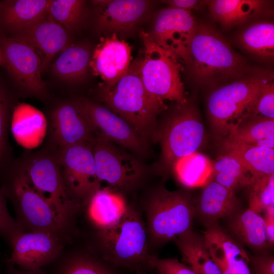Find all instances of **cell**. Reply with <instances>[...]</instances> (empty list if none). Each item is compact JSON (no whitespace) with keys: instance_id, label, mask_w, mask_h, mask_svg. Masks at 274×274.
<instances>
[{"instance_id":"obj_9","label":"cell","mask_w":274,"mask_h":274,"mask_svg":"<svg viewBox=\"0 0 274 274\" xmlns=\"http://www.w3.org/2000/svg\"><path fill=\"white\" fill-rule=\"evenodd\" d=\"M34 189L49 203L58 219L68 228L80 207L63 180L57 158L41 154L22 166Z\"/></svg>"},{"instance_id":"obj_45","label":"cell","mask_w":274,"mask_h":274,"mask_svg":"<svg viewBox=\"0 0 274 274\" xmlns=\"http://www.w3.org/2000/svg\"><path fill=\"white\" fill-rule=\"evenodd\" d=\"M136 274H148L146 272V271L144 270H139L136 271Z\"/></svg>"},{"instance_id":"obj_13","label":"cell","mask_w":274,"mask_h":274,"mask_svg":"<svg viewBox=\"0 0 274 274\" xmlns=\"http://www.w3.org/2000/svg\"><path fill=\"white\" fill-rule=\"evenodd\" d=\"M85 110L96 136H101L140 156L149 153L148 142L128 121L91 100L78 99Z\"/></svg>"},{"instance_id":"obj_5","label":"cell","mask_w":274,"mask_h":274,"mask_svg":"<svg viewBox=\"0 0 274 274\" xmlns=\"http://www.w3.org/2000/svg\"><path fill=\"white\" fill-rule=\"evenodd\" d=\"M98 235L105 261L136 271L152 268L146 225L134 207L129 205L120 221Z\"/></svg>"},{"instance_id":"obj_39","label":"cell","mask_w":274,"mask_h":274,"mask_svg":"<svg viewBox=\"0 0 274 274\" xmlns=\"http://www.w3.org/2000/svg\"><path fill=\"white\" fill-rule=\"evenodd\" d=\"M9 108L8 96L0 84V165L5 157L7 148Z\"/></svg>"},{"instance_id":"obj_17","label":"cell","mask_w":274,"mask_h":274,"mask_svg":"<svg viewBox=\"0 0 274 274\" xmlns=\"http://www.w3.org/2000/svg\"><path fill=\"white\" fill-rule=\"evenodd\" d=\"M132 47L116 33L100 38L94 48L89 66L103 85H111L125 75L132 63Z\"/></svg>"},{"instance_id":"obj_8","label":"cell","mask_w":274,"mask_h":274,"mask_svg":"<svg viewBox=\"0 0 274 274\" xmlns=\"http://www.w3.org/2000/svg\"><path fill=\"white\" fill-rule=\"evenodd\" d=\"M160 128L153 141L160 144L161 160L164 166L173 167L179 159L197 152L203 143L204 128L195 108L181 105Z\"/></svg>"},{"instance_id":"obj_26","label":"cell","mask_w":274,"mask_h":274,"mask_svg":"<svg viewBox=\"0 0 274 274\" xmlns=\"http://www.w3.org/2000/svg\"><path fill=\"white\" fill-rule=\"evenodd\" d=\"M50 0L8 1L0 13L6 27L13 34L38 22L48 14Z\"/></svg>"},{"instance_id":"obj_4","label":"cell","mask_w":274,"mask_h":274,"mask_svg":"<svg viewBox=\"0 0 274 274\" xmlns=\"http://www.w3.org/2000/svg\"><path fill=\"white\" fill-rule=\"evenodd\" d=\"M144 210L149 247L162 246L192 230L194 201L182 191L158 186L145 199Z\"/></svg>"},{"instance_id":"obj_15","label":"cell","mask_w":274,"mask_h":274,"mask_svg":"<svg viewBox=\"0 0 274 274\" xmlns=\"http://www.w3.org/2000/svg\"><path fill=\"white\" fill-rule=\"evenodd\" d=\"M197 25L191 11L167 7L159 12L148 34L181 61Z\"/></svg>"},{"instance_id":"obj_19","label":"cell","mask_w":274,"mask_h":274,"mask_svg":"<svg viewBox=\"0 0 274 274\" xmlns=\"http://www.w3.org/2000/svg\"><path fill=\"white\" fill-rule=\"evenodd\" d=\"M194 205L195 217L206 227L242 209L233 191L211 180L203 186Z\"/></svg>"},{"instance_id":"obj_3","label":"cell","mask_w":274,"mask_h":274,"mask_svg":"<svg viewBox=\"0 0 274 274\" xmlns=\"http://www.w3.org/2000/svg\"><path fill=\"white\" fill-rule=\"evenodd\" d=\"M271 73L253 68L212 89L207 99V109L217 134L227 138L239 123L251 115L259 89Z\"/></svg>"},{"instance_id":"obj_41","label":"cell","mask_w":274,"mask_h":274,"mask_svg":"<svg viewBox=\"0 0 274 274\" xmlns=\"http://www.w3.org/2000/svg\"><path fill=\"white\" fill-rule=\"evenodd\" d=\"M5 197L0 190V234L10 241L16 232L22 229L10 215Z\"/></svg>"},{"instance_id":"obj_1","label":"cell","mask_w":274,"mask_h":274,"mask_svg":"<svg viewBox=\"0 0 274 274\" xmlns=\"http://www.w3.org/2000/svg\"><path fill=\"white\" fill-rule=\"evenodd\" d=\"M194 81L212 89L253 68L211 26L198 24L181 60Z\"/></svg>"},{"instance_id":"obj_30","label":"cell","mask_w":274,"mask_h":274,"mask_svg":"<svg viewBox=\"0 0 274 274\" xmlns=\"http://www.w3.org/2000/svg\"><path fill=\"white\" fill-rule=\"evenodd\" d=\"M175 177L184 187H203L211 179L213 163L198 151L177 160L173 167Z\"/></svg>"},{"instance_id":"obj_44","label":"cell","mask_w":274,"mask_h":274,"mask_svg":"<svg viewBox=\"0 0 274 274\" xmlns=\"http://www.w3.org/2000/svg\"><path fill=\"white\" fill-rule=\"evenodd\" d=\"M7 263V274H45L42 268L33 270H22L9 263Z\"/></svg>"},{"instance_id":"obj_36","label":"cell","mask_w":274,"mask_h":274,"mask_svg":"<svg viewBox=\"0 0 274 274\" xmlns=\"http://www.w3.org/2000/svg\"><path fill=\"white\" fill-rule=\"evenodd\" d=\"M252 116L274 120V81L272 73L259 89L250 116Z\"/></svg>"},{"instance_id":"obj_20","label":"cell","mask_w":274,"mask_h":274,"mask_svg":"<svg viewBox=\"0 0 274 274\" xmlns=\"http://www.w3.org/2000/svg\"><path fill=\"white\" fill-rule=\"evenodd\" d=\"M97 6L99 27L109 31H125L131 29L145 15L149 2L142 0L94 1Z\"/></svg>"},{"instance_id":"obj_14","label":"cell","mask_w":274,"mask_h":274,"mask_svg":"<svg viewBox=\"0 0 274 274\" xmlns=\"http://www.w3.org/2000/svg\"><path fill=\"white\" fill-rule=\"evenodd\" d=\"M64 237L45 231L19 230L9 241L12 251L7 263L22 270L41 268L59 255Z\"/></svg>"},{"instance_id":"obj_11","label":"cell","mask_w":274,"mask_h":274,"mask_svg":"<svg viewBox=\"0 0 274 274\" xmlns=\"http://www.w3.org/2000/svg\"><path fill=\"white\" fill-rule=\"evenodd\" d=\"M0 46L1 65L8 72L23 91L30 95L45 97V84L41 77V58L36 50L24 41L13 36L3 37Z\"/></svg>"},{"instance_id":"obj_27","label":"cell","mask_w":274,"mask_h":274,"mask_svg":"<svg viewBox=\"0 0 274 274\" xmlns=\"http://www.w3.org/2000/svg\"><path fill=\"white\" fill-rule=\"evenodd\" d=\"M225 153L235 158L252 177L256 179L274 173V149L223 143Z\"/></svg>"},{"instance_id":"obj_47","label":"cell","mask_w":274,"mask_h":274,"mask_svg":"<svg viewBox=\"0 0 274 274\" xmlns=\"http://www.w3.org/2000/svg\"><path fill=\"white\" fill-rule=\"evenodd\" d=\"M2 3L0 2V12H1V8H2Z\"/></svg>"},{"instance_id":"obj_38","label":"cell","mask_w":274,"mask_h":274,"mask_svg":"<svg viewBox=\"0 0 274 274\" xmlns=\"http://www.w3.org/2000/svg\"><path fill=\"white\" fill-rule=\"evenodd\" d=\"M150 262L152 268L158 274H197L189 265L176 258L162 259L152 255Z\"/></svg>"},{"instance_id":"obj_43","label":"cell","mask_w":274,"mask_h":274,"mask_svg":"<svg viewBox=\"0 0 274 274\" xmlns=\"http://www.w3.org/2000/svg\"><path fill=\"white\" fill-rule=\"evenodd\" d=\"M266 238L269 247L274 244V206L266 209L263 212Z\"/></svg>"},{"instance_id":"obj_42","label":"cell","mask_w":274,"mask_h":274,"mask_svg":"<svg viewBox=\"0 0 274 274\" xmlns=\"http://www.w3.org/2000/svg\"><path fill=\"white\" fill-rule=\"evenodd\" d=\"M209 1L170 0L164 3L167 7L191 11L199 10L208 4Z\"/></svg>"},{"instance_id":"obj_12","label":"cell","mask_w":274,"mask_h":274,"mask_svg":"<svg viewBox=\"0 0 274 274\" xmlns=\"http://www.w3.org/2000/svg\"><path fill=\"white\" fill-rule=\"evenodd\" d=\"M93 144L85 143L60 150L57 160L69 192L85 204L101 188L96 175Z\"/></svg>"},{"instance_id":"obj_16","label":"cell","mask_w":274,"mask_h":274,"mask_svg":"<svg viewBox=\"0 0 274 274\" xmlns=\"http://www.w3.org/2000/svg\"><path fill=\"white\" fill-rule=\"evenodd\" d=\"M51 121L53 138L60 149L81 143L94 144L96 140L88 117L78 100L58 105L52 113Z\"/></svg>"},{"instance_id":"obj_32","label":"cell","mask_w":274,"mask_h":274,"mask_svg":"<svg viewBox=\"0 0 274 274\" xmlns=\"http://www.w3.org/2000/svg\"><path fill=\"white\" fill-rule=\"evenodd\" d=\"M238 40L248 52L263 60L274 56V25L271 21L261 20L252 23L239 34Z\"/></svg>"},{"instance_id":"obj_28","label":"cell","mask_w":274,"mask_h":274,"mask_svg":"<svg viewBox=\"0 0 274 274\" xmlns=\"http://www.w3.org/2000/svg\"><path fill=\"white\" fill-rule=\"evenodd\" d=\"M223 143L274 149V120L249 116L237 125Z\"/></svg>"},{"instance_id":"obj_24","label":"cell","mask_w":274,"mask_h":274,"mask_svg":"<svg viewBox=\"0 0 274 274\" xmlns=\"http://www.w3.org/2000/svg\"><path fill=\"white\" fill-rule=\"evenodd\" d=\"M227 218L229 234L238 243L256 253L267 251L264 221L260 214L241 209Z\"/></svg>"},{"instance_id":"obj_34","label":"cell","mask_w":274,"mask_h":274,"mask_svg":"<svg viewBox=\"0 0 274 274\" xmlns=\"http://www.w3.org/2000/svg\"><path fill=\"white\" fill-rule=\"evenodd\" d=\"M85 1L51 0L48 14L68 31L76 27L83 16Z\"/></svg>"},{"instance_id":"obj_22","label":"cell","mask_w":274,"mask_h":274,"mask_svg":"<svg viewBox=\"0 0 274 274\" xmlns=\"http://www.w3.org/2000/svg\"><path fill=\"white\" fill-rule=\"evenodd\" d=\"M85 204L88 217L98 231L117 224L129 207L123 193L108 187L96 191Z\"/></svg>"},{"instance_id":"obj_29","label":"cell","mask_w":274,"mask_h":274,"mask_svg":"<svg viewBox=\"0 0 274 274\" xmlns=\"http://www.w3.org/2000/svg\"><path fill=\"white\" fill-rule=\"evenodd\" d=\"M173 241L182 255V260L197 274H222L210 256L202 235L191 230Z\"/></svg>"},{"instance_id":"obj_2","label":"cell","mask_w":274,"mask_h":274,"mask_svg":"<svg viewBox=\"0 0 274 274\" xmlns=\"http://www.w3.org/2000/svg\"><path fill=\"white\" fill-rule=\"evenodd\" d=\"M102 101L112 111L130 123L148 142L153 140L158 114L167 108L156 103L142 83L138 60L132 62L127 73L111 85H100Z\"/></svg>"},{"instance_id":"obj_7","label":"cell","mask_w":274,"mask_h":274,"mask_svg":"<svg viewBox=\"0 0 274 274\" xmlns=\"http://www.w3.org/2000/svg\"><path fill=\"white\" fill-rule=\"evenodd\" d=\"M9 177L1 191L13 203L20 227L22 222L28 231H45L65 237L68 228L34 189L23 167L15 169Z\"/></svg>"},{"instance_id":"obj_46","label":"cell","mask_w":274,"mask_h":274,"mask_svg":"<svg viewBox=\"0 0 274 274\" xmlns=\"http://www.w3.org/2000/svg\"><path fill=\"white\" fill-rule=\"evenodd\" d=\"M2 59V53L1 48L0 46V65L1 64Z\"/></svg>"},{"instance_id":"obj_21","label":"cell","mask_w":274,"mask_h":274,"mask_svg":"<svg viewBox=\"0 0 274 274\" xmlns=\"http://www.w3.org/2000/svg\"><path fill=\"white\" fill-rule=\"evenodd\" d=\"M208 6L212 17L226 28L272 13V6L268 1L261 0L209 1Z\"/></svg>"},{"instance_id":"obj_31","label":"cell","mask_w":274,"mask_h":274,"mask_svg":"<svg viewBox=\"0 0 274 274\" xmlns=\"http://www.w3.org/2000/svg\"><path fill=\"white\" fill-rule=\"evenodd\" d=\"M92 55L88 49L71 44L65 48L52 65V71L59 79L75 82L82 78L90 67Z\"/></svg>"},{"instance_id":"obj_37","label":"cell","mask_w":274,"mask_h":274,"mask_svg":"<svg viewBox=\"0 0 274 274\" xmlns=\"http://www.w3.org/2000/svg\"><path fill=\"white\" fill-rule=\"evenodd\" d=\"M60 274H113L102 262L93 258L80 256L67 262Z\"/></svg>"},{"instance_id":"obj_18","label":"cell","mask_w":274,"mask_h":274,"mask_svg":"<svg viewBox=\"0 0 274 274\" xmlns=\"http://www.w3.org/2000/svg\"><path fill=\"white\" fill-rule=\"evenodd\" d=\"M12 36L31 46L40 56L43 71L54 57L71 45L70 33L49 14Z\"/></svg>"},{"instance_id":"obj_25","label":"cell","mask_w":274,"mask_h":274,"mask_svg":"<svg viewBox=\"0 0 274 274\" xmlns=\"http://www.w3.org/2000/svg\"><path fill=\"white\" fill-rule=\"evenodd\" d=\"M46 130L47 120L41 111L26 103L16 106L12 116L11 131L19 145L27 148L37 147Z\"/></svg>"},{"instance_id":"obj_35","label":"cell","mask_w":274,"mask_h":274,"mask_svg":"<svg viewBox=\"0 0 274 274\" xmlns=\"http://www.w3.org/2000/svg\"><path fill=\"white\" fill-rule=\"evenodd\" d=\"M248 187V208L260 214L274 206V173L254 180Z\"/></svg>"},{"instance_id":"obj_6","label":"cell","mask_w":274,"mask_h":274,"mask_svg":"<svg viewBox=\"0 0 274 274\" xmlns=\"http://www.w3.org/2000/svg\"><path fill=\"white\" fill-rule=\"evenodd\" d=\"M140 36L143 43V56L138 60L140 77L144 86L151 98L165 108L164 100L187 102L184 83L181 79L183 70L180 60L172 53L164 49L142 30Z\"/></svg>"},{"instance_id":"obj_10","label":"cell","mask_w":274,"mask_h":274,"mask_svg":"<svg viewBox=\"0 0 274 274\" xmlns=\"http://www.w3.org/2000/svg\"><path fill=\"white\" fill-rule=\"evenodd\" d=\"M96 175L102 183L123 193L139 185L146 175V166L135 156L101 136L93 145Z\"/></svg>"},{"instance_id":"obj_33","label":"cell","mask_w":274,"mask_h":274,"mask_svg":"<svg viewBox=\"0 0 274 274\" xmlns=\"http://www.w3.org/2000/svg\"><path fill=\"white\" fill-rule=\"evenodd\" d=\"M213 180L234 192L239 187H248L253 180L237 160L224 153L213 163Z\"/></svg>"},{"instance_id":"obj_40","label":"cell","mask_w":274,"mask_h":274,"mask_svg":"<svg viewBox=\"0 0 274 274\" xmlns=\"http://www.w3.org/2000/svg\"><path fill=\"white\" fill-rule=\"evenodd\" d=\"M248 256L251 274H274V257L268 251Z\"/></svg>"},{"instance_id":"obj_23","label":"cell","mask_w":274,"mask_h":274,"mask_svg":"<svg viewBox=\"0 0 274 274\" xmlns=\"http://www.w3.org/2000/svg\"><path fill=\"white\" fill-rule=\"evenodd\" d=\"M202 231L206 246L219 253L232 274H251L248 253L218 222Z\"/></svg>"}]
</instances>
